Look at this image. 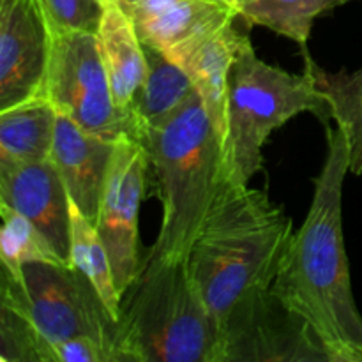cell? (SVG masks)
I'll return each mask as SVG.
<instances>
[{
  "label": "cell",
  "instance_id": "obj_19",
  "mask_svg": "<svg viewBox=\"0 0 362 362\" xmlns=\"http://www.w3.org/2000/svg\"><path fill=\"white\" fill-rule=\"evenodd\" d=\"M339 0H244L237 18L246 27H265L306 48L315 20Z\"/></svg>",
  "mask_w": 362,
  "mask_h": 362
},
{
  "label": "cell",
  "instance_id": "obj_12",
  "mask_svg": "<svg viewBox=\"0 0 362 362\" xmlns=\"http://www.w3.org/2000/svg\"><path fill=\"white\" fill-rule=\"evenodd\" d=\"M115 141L88 133L67 117L57 119L49 159L55 163L73 204L94 225Z\"/></svg>",
  "mask_w": 362,
  "mask_h": 362
},
{
  "label": "cell",
  "instance_id": "obj_24",
  "mask_svg": "<svg viewBox=\"0 0 362 362\" xmlns=\"http://www.w3.org/2000/svg\"><path fill=\"white\" fill-rule=\"evenodd\" d=\"M53 362H113V354L92 338H71L52 346Z\"/></svg>",
  "mask_w": 362,
  "mask_h": 362
},
{
  "label": "cell",
  "instance_id": "obj_23",
  "mask_svg": "<svg viewBox=\"0 0 362 362\" xmlns=\"http://www.w3.org/2000/svg\"><path fill=\"white\" fill-rule=\"evenodd\" d=\"M52 30L98 34L105 14L103 0H39Z\"/></svg>",
  "mask_w": 362,
  "mask_h": 362
},
{
  "label": "cell",
  "instance_id": "obj_21",
  "mask_svg": "<svg viewBox=\"0 0 362 362\" xmlns=\"http://www.w3.org/2000/svg\"><path fill=\"white\" fill-rule=\"evenodd\" d=\"M2 232H0V265L18 276L21 267L34 262H66L60 260L52 244L41 232L20 212L0 204Z\"/></svg>",
  "mask_w": 362,
  "mask_h": 362
},
{
  "label": "cell",
  "instance_id": "obj_28",
  "mask_svg": "<svg viewBox=\"0 0 362 362\" xmlns=\"http://www.w3.org/2000/svg\"><path fill=\"white\" fill-rule=\"evenodd\" d=\"M346 2H352V0H339V4H346Z\"/></svg>",
  "mask_w": 362,
  "mask_h": 362
},
{
  "label": "cell",
  "instance_id": "obj_18",
  "mask_svg": "<svg viewBox=\"0 0 362 362\" xmlns=\"http://www.w3.org/2000/svg\"><path fill=\"white\" fill-rule=\"evenodd\" d=\"M304 69L315 80L318 92L331 110L332 120L345 133L350 152V172L362 175V67L357 71H325L303 48Z\"/></svg>",
  "mask_w": 362,
  "mask_h": 362
},
{
  "label": "cell",
  "instance_id": "obj_27",
  "mask_svg": "<svg viewBox=\"0 0 362 362\" xmlns=\"http://www.w3.org/2000/svg\"><path fill=\"white\" fill-rule=\"evenodd\" d=\"M113 2H119V0H103V4H113Z\"/></svg>",
  "mask_w": 362,
  "mask_h": 362
},
{
  "label": "cell",
  "instance_id": "obj_4",
  "mask_svg": "<svg viewBox=\"0 0 362 362\" xmlns=\"http://www.w3.org/2000/svg\"><path fill=\"white\" fill-rule=\"evenodd\" d=\"M221 336L186 260H141L120 299L115 362H223Z\"/></svg>",
  "mask_w": 362,
  "mask_h": 362
},
{
  "label": "cell",
  "instance_id": "obj_17",
  "mask_svg": "<svg viewBox=\"0 0 362 362\" xmlns=\"http://www.w3.org/2000/svg\"><path fill=\"white\" fill-rule=\"evenodd\" d=\"M59 112L49 99L39 98L0 110V159L45 161L55 140Z\"/></svg>",
  "mask_w": 362,
  "mask_h": 362
},
{
  "label": "cell",
  "instance_id": "obj_25",
  "mask_svg": "<svg viewBox=\"0 0 362 362\" xmlns=\"http://www.w3.org/2000/svg\"><path fill=\"white\" fill-rule=\"evenodd\" d=\"M172 2H175V0H119L120 7L126 11V14L131 20L156 13V11H159L161 7L168 6Z\"/></svg>",
  "mask_w": 362,
  "mask_h": 362
},
{
  "label": "cell",
  "instance_id": "obj_3",
  "mask_svg": "<svg viewBox=\"0 0 362 362\" xmlns=\"http://www.w3.org/2000/svg\"><path fill=\"white\" fill-rule=\"evenodd\" d=\"M292 235L285 209L260 189L239 186L212 212L186 262L221 327L237 300L272 285Z\"/></svg>",
  "mask_w": 362,
  "mask_h": 362
},
{
  "label": "cell",
  "instance_id": "obj_16",
  "mask_svg": "<svg viewBox=\"0 0 362 362\" xmlns=\"http://www.w3.org/2000/svg\"><path fill=\"white\" fill-rule=\"evenodd\" d=\"M147 73L133 103V117L141 134L172 119L194 94L189 74L165 52L144 45Z\"/></svg>",
  "mask_w": 362,
  "mask_h": 362
},
{
  "label": "cell",
  "instance_id": "obj_22",
  "mask_svg": "<svg viewBox=\"0 0 362 362\" xmlns=\"http://www.w3.org/2000/svg\"><path fill=\"white\" fill-rule=\"evenodd\" d=\"M0 361L48 362V352L25 315L0 304Z\"/></svg>",
  "mask_w": 362,
  "mask_h": 362
},
{
  "label": "cell",
  "instance_id": "obj_15",
  "mask_svg": "<svg viewBox=\"0 0 362 362\" xmlns=\"http://www.w3.org/2000/svg\"><path fill=\"white\" fill-rule=\"evenodd\" d=\"M233 18L235 11L216 0H175L133 23L144 45L172 57Z\"/></svg>",
  "mask_w": 362,
  "mask_h": 362
},
{
  "label": "cell",
  "instance_id": "obj_13",
  "mask_svg": "<svg viewBox=\"0 0 362 362\" xmlns=\"http://www.w3.org/2000/svg\"><path fill=\"white\" fill-rule=\"evenodd\" d=\"M239 18L226 21L204 35L172 59L189 74L198 95L226 147V95L233 60L250 35L235 25ZM228 154V152H226Z\"/></svg>",
  "mask_w": 362,
  "mask_h": 362
},
{
  "label": "cell",
  "instance_id": "obj_5",
  "mask_svg": "<svg viewBox=\"0 0 362 362\" xmlns=\"http://www.w3.org/2000/svg\"><path fill=\"white\" fill-rule=\"evenodd\" d=\"M311 112L324 124L332 120L311 74H293L267 64L250 37L233 60L226 95V152L237 180L247 186L264 166L265 141L290 119Z\"/></svg>",
  "mask_w": 362,
  "mask_h": 362
},
{
  "label": "cell",
  "instance_id": "obj_2",
  "mask_svg": "<svg viewBox=\"0 0 362 362\" xmlns=\"http://www.w3.org/2000/svg\"><path fill=\"white\" fill-rule=\"evenodd\" d=\"M158 182L163 221L145 258L186 260L212 212L244 186L197 94L159 127L141 134Z\"/></svg>",
  "mask_w": 362,
  "mask_h": 362
},
{
  "label": "cell",
  "instance_id": "obj_14",
  "mask_svg": "<svg viewBox=\"0 0 362 362\" xmlns=\"http://www.w3.org/2000/svg\"><path fill=\"white\" fill-rule=\"evenodd\" d=\"M95 37L115 105L120 112L134 119L131 110L138 88L145 80L147 59L136 27L119 2L106 4Z\"/></svg>",
  "mask_w": 362,
  "mask_h": 362
},
{
  "label": "cell",
  "instance_id": "obj_8",
  "mask_svg": "<svg viewBox=\"0 0 362 362\" xmlns=\"http://www.w3.org/2000/svg\"><path fill=\"white\" fill-rule=\"evenodd\" d=\"M221 331L223 362H331L317 332L271 286L237 300Z\"/></svg>",
  "mask_w": 362,
  "mask_h": 362
},
{
  "label": "cell",
  "instance_id": "obj_26",
  "mask_svg": "<svg viewBox=\"0 0 362 362\" xmlns=\"http://www.w3.org/2000/svg\"><path fill=\"white\" fill-rule=\"evenodd\" d=\"M216 2L223 4V6H226V7H230V9L235 11V14H237V11H239V7L243 6L244 0H216Z\"/></svg>",
  "mask_w": 362,
  "mask_h": 362
},
{
  "label": "cell",
  "instance_id": "obj_7",
  "mask_svg": "<svg viewBox=\"0 0 362 362\" xmlns=\"http://www.w3.org/2000/svg\"><path fill=\"white\" fill-rule=\"evenodd\" d=\"M52 35L46 99L59 115L108 140H140L138 124L115 105L95 34L52 30Z\"/></svg>",
  "mask_w": 362,
  "mask_h": 362
},
{
  "label": "cell",
  "instance_id": "obj_20",
  "mask_svg": "<svg viewBox=\"0 0 362 362\" xmlns=\"http://www.w3.org/2000/svg\"><path fill=\"white\" fill-rule=\"evenodd\" d=\"M71 265L94 283L101 299L119 320L120 296L113 279L110 255L94 223L88 221L74 204L71 207Z\"/></svg>",
  "mask_w": 362,
  "mask_h": 362
},
{
  "label": "cell",
  "instance_id": "obj_9",
  "mask_svg": "<svg viewBox=\"0 0 362 362\" xmlns=\"http://www.w3.org/2000/svg\"><path fill=\"white\" fill-rule=\"evenodd\" d=\"M148 168V152L138 138L126 136L115 141L95 228L110 255L120 299L141 269L138 214L147 189Z\"/></svg>",
  "mask_w": 362,
  "mask_h": 362
},
{
  "label": "cell",
  "instance_id": "obj_11",
  "mask_svg": "<svg viewBox=\"0 0 362 362\" xmlns=\"http://www.w3.org/2000/svg\"><path fill=\"white\" fill-rule=\"evenodd\" d=\"M0 204L20 212L52 244L60 260L71 264V200L52 159H0Z\"/></svg>",
  "mask_w": 362,
  "mask_h": 362
},
{
  "label": "cell",
  "instance_id": "obj_10",
  "mask_svg": "<svg viewBox=\"0 0 362 362\" xmlns=\"http://www.w3.org/2000/svg\"><path fill=\"white\" fill-rule=\"evenodd\" d=\"M52 39L39 0H0V110L46 98Z\"/></svg>",
  "mask_w": 362,
  "mask_h": 362
},
{
  "label": "cell",
  "instance_id": "obj_1",
  "mask_svg": "<svg viewBox=\"0 0 362 362\" xmlns=\"http://www.w3.org/2000/svg\"><path fill=\"white\" fill-rule=\"evenodd\" d=\"M349 172L345 133L327 126V154L315 179L310 211L293 232L271 285L317 332L331 362H362V317L343 235V184Z\"/></svg>",
  "mask_w": 362,
  "mask_h": 362
},
{
  "label": "cell",
  "instance_id": "obj_6",
  "mask_svg": "<svg viewBox=\"0 0 362 362\" xmlns=\"http://www.w3.org/2000/svg\"><path fill=\"white\" fill-rule=\"evenodd\" d=\"M0 304L20 311L37 331L52 361V346L71 338H92L113 354L117 318L94 283L74 265L34 262L18 276L0 265Z\"/></svg>",
  "mask_w": 362,
  "mask_h": 362
}]
</instances>
